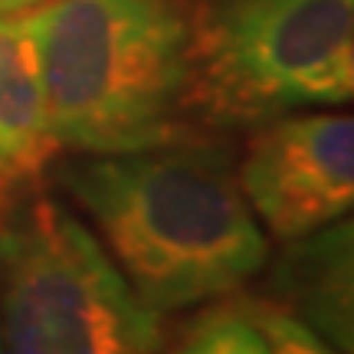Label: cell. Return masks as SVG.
Returning <instances> with one entry per match:
<instances>
[{"label":"cell","mask_w":354,"mask_h":354,"mask_svg":"<svg viewBox=\"0 0 354 354\" xmlns=\"http://www.w3.org/2000/svg\"><path fill=\"white\" fill-rule=\"evenodd\" d=\"M236 180L250 210L282 243L348 216L354 203L351 115L302 109V115L256 125Z\"/></svg>","instance_id":"5b68a950"},{"label":"cell","mask_w":354,"mask_h":354,"mask_svg":"<svg viewBox=\"0 0 354 354\" xmlns=\"http://www.w3.org/2000/svg\"><path fill=\"white\" fill-rule=\"evenodd\" d=\"M46 0H0V13H26Z\"/></svg>","instance_id":"30bf717a"},{"label":"cell","mask_w":354,"mask_h":354,"mask_svg":"<svg viewBox=\"0 0 354 354\" xmlns=\"http://www.w3.org/2000/svg\"><path fill=\"white\" fill-rule=\"evenodd\" d=\"M26 24L56 148L145 151L197 125L177 0H46L26 10Z\"/></svg>","instance_id":"7a4b0ae2"},{"label":"cell","mask_w":354,"mask_h":354,"mask_svg":"<svg viewBox=\"0 0 354 354\" xmlns=\"http://www.w3.org/2000/svg\"><path fill=\"white\" fill-rule=\"evenodd\" d=\"M13 180H20V177L7 174V171H3V167H0V214H3V201H7V194H10Z\"/></svg>","instance_id":"8fae6325"},{"label":"cell","mask_w":354,"mask_h":354,"mask_svg":"<svg viewBox=\"0 0 354 354\" xmlns=\"http://www.w3.org/2000/svg\"><path fill=\"white\" fill-rule=\"evenodd\" d=\"M165 354H269V344L246 305H227L197 318Z\"/></svg>","instance_id":"ba28073f"},{"label":"cell","mask_w":354,"mask_h":354,"mask_svg":"<svg viewBox=\"0 0 354 354\" xmlns=\"http://www.w3.org/2000/svg\"><path fill=\"white\" fill-rule=\"evenodd\" d=\"M56 177L158 312L223 299L266 266V236L233 154L216 141L187 135L145 151L79 154Z\"/></svg>","instance_id":"6da1fadb"},{"label":"cell","mask_w":354,"mask_h":354,"mask_svg":"<svg viewBox=\"0 0 354 354\" xmlns=\"http://www.w3.org/2000/svg\"><path fill=\"white\" fill-rule=\"evenodd\" d=\"M194 122L263 125L354 95V0H177Z\"/></svg>","instance_id":"3957f363"},{"label":"cell","mask_w":354,"mask_h":354,"mask_svg":"<svg viewBox=\"0 0 354 354\" xmlns=\"http://www.w3.org/2000/svg\"><path fill=\"white\" fill-rule=\"evenodd\" d=\"M0 315L7 354L161 351V312L46 194L0 214Z\"/></svg>","instance_id":"277c9868"},{"label":"cell","mask_w":354,"mask_h":354,"mask_svg":"<svg viewBox=\"0 0 354 354\" xmlns=\"http://www.w3.org/2000/svg\"><path fill=\"white\" fill-rule=\"evenodd\" d=\"M351 256V223L342 216L308 236L286 243L266 282V302L299 318L305 328L344 354L351 351L354 338Z\"/></svg>","instance_id":"8992f818"},{"label":"cell","mask_w":354,"mask_h":354,"mask_svg":"<svg viewBox=\"0 0 354 354\" xmlns=\"http://www.w3.org/2000/svg\"><path fill=\"white\" fill-rule=\"evenodd\" d=\"M53 148L26 13H0V167L24 180L50 161Z\"/></svg>","instance_id":"52a82bcc"},{"label":"cell","mask_w":354,"mask_h":354,"mask_svg":"<svg viewBox=\"0 0 354 354\" xmlns=\"http://www.w3.org/2000/svg\"><path fill=\"white\" fill-rule=\"evenodd\" d=\"M250 315H253L256 328L263 331L269 354H344L338 348H331L325 338H318L312 328H305L299 318H292L289 312H282L269 302H250Z\"/></svg>","instance_id":"9c48e42d"}]
</instances>
